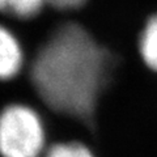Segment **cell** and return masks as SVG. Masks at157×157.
<instances>
[{
  "instance_id": "obj_6",
  "label": "cell",
  "mask_w": 157,
  "mask_h": 157,
  "mask_svg": "<svg viewBox=\"0 0 157 157\" xmlns=\"http://www.w3.org/2000/svg\"><path fill=\"white\" fill-rule=\"evenodd\" d=\"M45 157H94V155L80 143H62L52 145Z\"/></svg>"
},
{
  "instance_id": "obj_1",
  "label": "cell",
  "mask_w": 157,
  "mask_h": 157,
  "mask_svg": "<svg viewBox=\"0 0 157 157\" xmlns=\"http://www.w3.org/2000/svg\"><path fill=\"white\" fill-rule=\"evenodd\" d=\"M115 55L77 24L58 28L32 67L38 96L52 110L93 124L98 98L109 85Z\"/></svg>"
},
{
  "instance_id": "obj_4",
  "label": "cell",
  "mask_w": 157,
  "mask_h": 157,
  "mask_svg": "<svg viewBox=\"0 0 157 157\" xmlns=\"http://www.w3.org/2000/svg\"><path fill=\"white\" fill-rule=\"evenodd\" d=\"M137 51L143 64L157 75V12L145 20L137 38Z\"/></svg>"
},
{
  "instance_id": "obj_5",
  "label": "cell",
  "mask_w": 157,
  "mask_h": 157,
  "mask_svg": "<svg viewBox=\"0 0 157 157\" xmlns=\"http://www.w3.org/2000/svg\"><path fill=\"white\" fill-rule=\"evenodd\" d=\"M45 3L46 0H0V12L16 18H32Z\"/></svg>"
},
{
  "instance_id": "obj_3",
  "label": "cell",
  "mask_w": 157,
  "mask_h": 157,
  "mask_svg": "<svg viewBox=\"0 0 157 157\" xmlns=\"http://www.w3.org/2000/svg\"><path fill=\"white\" fill-rule=\"evenodd\" d=\"M22 66V50L14 36L0 25V80L16 76Z\"/></svg>"
},
{
  "instance_id": "obj_7",
  "label": "cell",
  "mask_w": 157,
  "mask_h": 157,
  "mask_svg": "<svg viewBox=\"0 0 157 157\" xmlns=\"http://www.w3.org/2000/svg\"><path fill=\"white\" fill-rule=\"evenodd\" d=\"M46 3L60 11H68V9L80 8L86 3V0H46Z\"/></svg>"
},
{
  "instance_id": "obj_2",
  "label": "cell",
  "mask_w": 157,
  "mask_h": 157,
  "mask_svg": "<svg viewBox=\"0 0 157 157\" xmlns=\"http://www.w3.org/2000/svg\"><path fill=\"white\" fill-rule=\"evenodd\" d=\"M45 143L39 117L24 105H11L0 114V153L3 157H38Z\"/></svg>"
}]
</instances>
